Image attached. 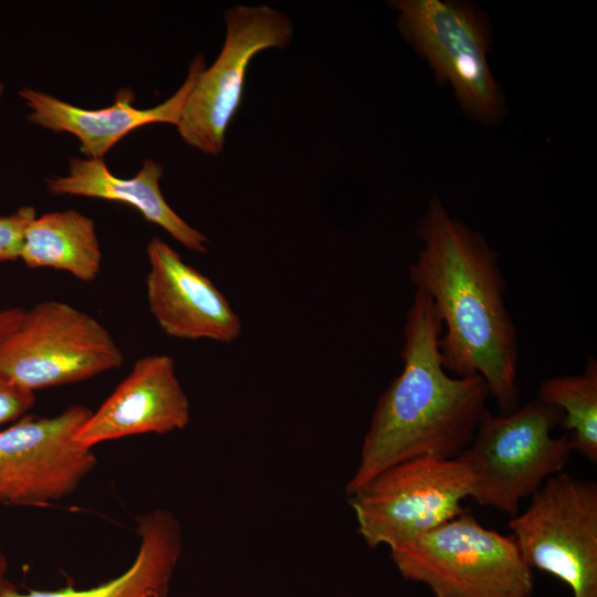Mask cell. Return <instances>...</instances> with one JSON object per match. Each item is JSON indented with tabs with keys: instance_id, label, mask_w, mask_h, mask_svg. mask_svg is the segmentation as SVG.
I'll return each mask as SVG.
<instances>
[{
	"instance_id": "cell-22",
	"label": "cell",
	"mask_w": 597,
	"mask_h": 597,
	"mask_svg": "<svg viewBox=\"0 0 597 597\" xmlns=\"http://www.w3.org/2000/svg\"><path fill=\"white\" fill-rule=\"evenodd\" d=\"M4 93V84L0 81V96Z\"/></svg>"
},
{
	"instance_id": "cell-16",
	"label": "cell",
	"mask_w": 597,
	"mask_h": 597,
	"mask_svg": "<svg viewBox=\"0 0 597 597\" xmlns=\"http://www.w3.org/2000/svg\"><path fill=\"white\" fill-rule=\"evenodd\" d=\"M20 259L31 269L52 268L94 281L102 266L94 220L74 209L35 217L24 231Z\"/></svg>"
},
{
	"instance_id": "cell-21",
	"label": "cell",
	"mask_w": 597,
	"mask_h": 597,
	"mask_svg": "<svg viewBox=\"0 0 597 597\" xmlns=\"http://www.w3.org/2000/svg\"><path fill=\"white\" fill-rule=\"evenodd\" d=\"M9 563L0 543V585L6 580Z\"/></svg>"
},
{
	"instance_id": "cell-6",
	"label": "cell",
	"mask_w": 597,
	"mask_h": 597,
	"mask_svg": "<svg viewBox=\"0 0 597 597\" xmlns=\"http://www.w3.org/2000/svg\"><path fill=\"white\" fill-rule=\"evenodd\" d=\"M470 495L460 460L427 455L383 470L347 498L364 542L394 549L460 515Z\"/></svg>"
},
{
	"instance_id": "cell-18",
	"label": "cell",
	"mask_w": 597,
	"mask_h": 597,
	"mask_svg": "<svg viewBox=\"0 0 597 597\" xmlns=\"http://www.w3.org/2000/svg\"><path fill=\"white\" fill-rule=\"evenodd\" d=\"M35 217L33 207H21L10 216L0 217V261L20 259L24 231Z\"/></svg>"
},
{
	"instance_id": "cell-11",
	"label": "cell",
	"mask_w": 597,
	"mask_h": 597,
	"mask_svg": "<svg viewBox=\"0 0 597 597\" xmlns=\"http://www.w3.org/2000/svg\"><path fill=\"white\" fill-rule=\"evenodd\" d=\"M190 422V401L172 357L156 354L137 359L113 392L91 411L76 433L84 448L125 437L166 434Z\"/></svg>"
},
{
	"instance_id": "cell-20",
	"label": "cell",
	"mask_w": 597,
	"mask_h": 597,
	"mask_svg": "<svg viewBox=\"0 0 597 597\" xmlns=\"http://www.w3.org/2000/svg\"><path fill=\"white\" fill-rule=\"evenodd\" d=\"M24 308L13 307L0 311V339L11 333L21 322Z\"/></svg>"
},
{
	"instance_id": "cell-4",
	"label": "cell",
	"mask_w": 597,
	"mask_h": 597,
	"mask_svg": "<svg viewBox=\"0 0 597 597\" xmlns=\"http://www.w3.org/2000/svg\"><path fill=\"white\" fill-rule=\"evenodd\" d=\"M399 574L433 597H532L533 570L512 535L486 528L469 510L390 549Z\"/></svg>"
},
{
	"instance_id": "cell-19",
	"label": "cell",
	"mask_w": 597,
	"mask_h": 597,
	"mask_svg": "<svg viewBox=\"0 0 597 597\" xmlns=\"http://www.w3.org/2000/svg\"><path fill=\"white\" fill-rule=\"evenodd\" d=\"M34 401V392L19 387L0 373V426L28 415Z\"/></svg>"
},
{
	"instance_id": "cell-15",
	"label": "cell",
	"mask_w": 597,
	"mask_h": 597,
	"mask_svg": "<svg viewBox=\"0 0 597 597\" xmlns=\"http://www.w3.org/2000/svg\"><path fill=\"white\" fill-rule=\"evenodd\" d=\"M138 549L118 576L86 589L20 591L12 583L0 585V597H167L182 553L181 527L172 512L156 509L136 520Z\"/></svg>"
},
{
	"instance_id": "cell-13",
	"label": "cell",
	"mask_w": 597,
	"mask_h": 597,
	"mask_svg": "<svg viewBox=\"0 0 597 597\" xmlns=\"http://www.w3.org/2000/svg\"><path fill=\"white\" fill-rule=\"evenodd\" d=\"M205 67L203 55L198 54L181 86L161 104L146 109L134 107V96L128 88L117 93L113 105L101 109L81 108L29 87L18 94L30 108L27 116L30 123L75 135L81 143L80 151L86 158L103 159L117 142L144 125L168 123L177 126L185 102Z\"/></svg>"
},
{
	"instance_id": "cell-9",
	"label": "cell",
	"mask_w": 597,
	"mask_h": 597,
	"mask_svg": "<svg viewBox=\"0 0 597 597\" xmlns=\"http://www.w3.org/2000/svg\"><path fill=\"white\" fill-rule=\"evenodd\" d=\"M226 39L210 67L199 74L182 107L178 133L190 147L219 155L237 114L250 62L261 51L286 48L293 24L269 6H234L224 13Z\"/></svg>"
},
{
	"instance_id": "cell-12",
	"label": "cell",
	"mask_w": 597,
	"mask_h": 597,
	"mask_svg": "<svg viewBox=\"0 0 597 597\" xmlns=\"http://www.w3.org/2000/svg\"><path fill=\"white\" fill-rule=\"evenodd\" d=\"M149 271L146 296L149 311L170 337L233 343L241 321L213 282L158 237L146 248Z\"/></svg>"
},
{
	"instance_id": "cell-10",
	"label": "cell",
	"mask_w": 597,
	"mask_h": 597,
	"mask_svg": "<svg viewBox=\"0 0 597 597\" xmlns=\"http://www.w3.org/2000/svg\"><path fill=\"white\" fill-rule=\"evenodd\" d=\"M91 411L73 405L52 417L28 413L0 430V504L48 505L80 486L97 464L76 441Z\"/></svg>"
},
{
	"instance_id": "cell-14",
	"label": "cell",
	"mask_w": 597,
	"mask_h": 597,
	"mask_svg": "<svg viewBox=\"0 0 597 597\" xmlns=\"http://www.w3.org/2000/svg\"><path fill=\"white\" fill-rule=\"evenodd\" d=\"M164 169L154 159L143 163L132 178L114 176L103 159L71 157L66 176L46 179V187L55 196H82L127 203L190 251L206 253L208 238L188 224L164 198L159 180Z\"/></svg>"
},
{
	"instance_id": "cell-3",
	"label": "cell",
	"mask_w": 597,
	"mask_h": 597,
	"mask_svg": "<svg viewBox=\"0 0 597 597\" xmlns=\"http://www.w3.org/2000/svg\"><path fill=\"white\" fill-rule=\"evenodd\" d=\"M559 408L534 399L509 413L486 408L470 446L457 458L471 478V495L483 506L509 515L569 461L568 434L553 436L561 426Z\"/></svg>"
},
{
	"instance_id": "cell-2",
	"label": "cell",
	"mask_w": 597,
	"mask_h": 597,
	"mask_svg": "<svg viewBox=\"0 0 597 597\" xmlns=\"http://www.w3.org/2000/svg\"><path fill=\"white\" fill-rule=\"evenodd\" d=\"M442 332L432 300L415 290L405 316L402 369L377 400L347 496L391 465L427 455L454 459L472 442L489 390L479 375L453 377L443 368Z\"/></svg>"
},
{
	"instance_id": "cell-7",
	"label": "cell",
	"mask_w": 597,
	"mask_h": 597,
	"mask_svg": "<svg viewBox=\"0 0 597 597\" xmlns=\"http://www.w3.org/2000/svg\"><path fill=\"white\" fill-rule=\"evenodd\" d=\"M398 29L437 81L449 84L462 111L485 125L503 116L502 93L488 61L485 17L472 6L441 0H397Z\"/></svg>"
},
{
	"instance_id": "cell-1",
	"label": "cell",
	"mask_w": 597,
	"mask_h": 597,
	"mask_svg": "<svg viewBox=\"0 0 597 597\" xmlns=\"http://www.w3.org/2000/svg\"><path fill=\"white\" fill-rule=\"evenodd\" d=\"M421 242L408 276L427 293L443 324V368L479 375L500 413L519 406V337L505 302L506 281L486 239L452 217L432 197L420 218Z\"/></svg>"
},
{
	"instance_id": "cell-17",
	"label": "cell",
	"mask_w": 597,
	"mask_h": 597,
	"mask_svg": "<svg viewBox=\"0 0 597 597\" xmlns=\"http://www.w3.org/2000/svg\"><path fill=\"white\" fill-rule=\"evenodd\" d=\"M536 399L559 408L561 428L568 434L572 451L597 462V360L588 357L578 375L547 378L540 385Z\"/></svg>"
},
{
	"instance_id": "cell-5",
	"label": "cell",
	"mask_w": 597,
	"mask_h": 597,
	"mask_svg": "<svg viewBox=\"0 0 597 597\" xmlns=\"http://www.w3.org/2000/svg\"><path fill=\"white\" fill-rule=\"evenodd\" d=\"M123 362L101 322L61 301L25 310L19 325L0 339V373L31 392L96 377Z\"/></svg>"
},
{
	"instance_id": "cell-8",
	"label": "cell",
	"mask_w": 597,
	"mask_h": 597,
	"mask_svg": "<svg viewBox=\"0 0 597 597\" xmlns=\"http://www.w3.org/2000/svg\"><path fill=\"white\" fill-rule=\"evenodd\" d=\"M526 565L565 585L572 597H597V483L551 475L509 522Z\"/></svg>"
}]
</instances>
